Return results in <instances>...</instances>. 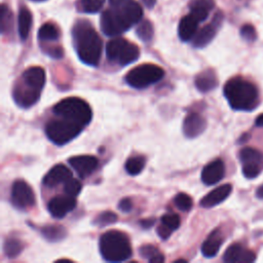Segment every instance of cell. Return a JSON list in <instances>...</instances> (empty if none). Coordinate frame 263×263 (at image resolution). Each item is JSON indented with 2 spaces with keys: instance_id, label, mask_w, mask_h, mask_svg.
<instances>
[{
  "instance_id": "obj_1",
  "label": "cell",
  "mask_w": 263,
  "mask_h": 263,
  "mask_svg": "<svg viewBox=\"0 0 263 263\" xmlns=\"http://www.w3.org/2000/svg\"><path fill=\"white\" fill-rule=\"evenodd\" d=\"M110 8L101 14L102 32L110 37L120 35L139 23L143 16L141 5L135 0H109Z\"/></svg>"
},
{
  "instance_id": "obj_2",
  "label": "cell",
  "mask_w": 263,
  "mask_h": 263,
  "mask_svg": "<svg viewBox=\"0 0 263 263\" xmlns=\"http://www.w3.org/2000/svg\"><path fill=\"white\" fill-rule=\"evenodd\" d=\"M75 50L84 64L96 67L102 55V40L87 21H78L72 30Z\"/></svg>"
},
{
  "instance_id": "obj_3",
  "label": "cell",
  "mask_w": 263,
  "mask_h": 263,
  "mask_svg": "<svg viewBox=\"0 0 263 263\" xmlns=\"http://www.w3.org/2000/svg\"><path fill=\"white\" fill-rule=\"evenodd\" d=\"M45 84V71L41 67L26 69L15 82L12 90L14 102L22 108H29L36 104Z\"/></svg>"
},
{
  "instance_id": "obj_4",
  "label": "cell",
  "mask_w": 263,
  "mask_h": 263,
  "mask_svg": "<svg viewBox=\"0 0 263 263\" xmlns=\"http://www.w3.org/2000/svg\"><path fill=\"white\" fill-rule=\"evenodd\" d=\"M230 107L238 111H251L258 104V89L250 81L235 77L226 82L223 88Z\"/></svg>"
},
{
  "instance_id": "obj_5",
  "label": "cell",
  "mask_w": 263,
  "mask_h": 263,
  "mask_svg": "<svg viewBox=\"0 0 263 263\" xmlns=\"http://www.w3.org/2000/svg\"><path fill=\"white\" fill-rule=\"evenodd\" d=\"M99 248L102 257L109 262L125 261L133 254L127 235L119 230H109L102 234Z\"/></svg>"
},
{
  "instance_id": "obj_6",
  "label": "cell",
  "mask_w": 263,
  "mask_h": 263,
  "mask_svg": "<svg viewBox=\"0 0 263 263\" xmlns=\"http://www.w3.org/2000/svg\"><path fill=\"white\" fill-rule=\"evenodd\" d=\"M52 111L55 116L66 118L85 127L92 118L90 106L82 99L69 97L54 105Z\"/></svg>"
},
{
  "instance_id": "obj_7",
  "label": "cell",
  "mask_w": 263,
  "mask_h": 263,
  "mask_svg": "<svg viewBox=\"0 0 263 263\" xmlns=\"http://www.w3.org/2000/svg\"><path fill=\"white\" fill-rule=\"evenodd\" d=\"M84 127L66 118L55 116L45 124V135L53 144L62 146L76 138Z\"/></svg>"
},
{
  "instance_id": "obj_8",
  "label": "cell",
  "mask_w": 263,
  "mask_h": 263,
  "mask_svg": "<svg viewBox=\"0 0 263 263\" xmlns=\"http://www.w3.org/2000/svg\"><path fill=\"white\" fill-rule=\"evenodd\" d=\"M164 76V71L154 64H143L135 67L124 77L125 82L137 89L146 88L160 81Z\"/></svg>"
},
{
  "instance_id": "obj_9",
  "label": "cell",
  "mask_w": 263,
  "mask_h": 263,
  "mask_svg": "<svg viewBox=\"0 0 263 263\" xmlns=\"http://www.w3.org/2000/svg\"><path fill=\"white\" fill-rule=\"evenodd\" d=\"M106 54L109 61L126 66L138 60L139 47L123 38H114L107 43Z\"/></svg>"
},
{
  "instance_id": "obj_10",
  "label": "cell",
  "mask_w": 263,
  "mask_h": 263,
  "mask_svg": "<svg viewBox=\"0 0 263 263\" xmlns=\"http://www.w3.org/2000/svg\"><path fill=\"white\" fill-rule=\"evenodd\" d=\"M10 200L14 208L26 211L35 205V194L31 186L24 180H16L12 184Z\"/></svg>"
},
{
  "instance_id": "obj_11",
  "label": "cell",
  "mask_w": 263,
  "mask_h": 263,
  "mask_svg": "<svg viewBox=\"0 0 263 263\" xmlns=\"http://www.w3.org/2000/svg\"><path fill=\"white\" fill-rule=\"evenodd\" d=\"M239 159L242 163V174L246 178L253 179L259 175L261 154L258 150L246 147L240 150Z\"/></svg>"
},
{
  "instance_id": "obj_12",
  "label": "cell",
  "mask_w": 263,
  "mask_h": 263,
  "mask_svg": "<svg viewBox=\"0 0 263 263\" xmlns=\"http://www.w3.org/2000/svg\"><path fill=\"white\" fill-rule=\"evenodd\" d=\"M76 203V198L73 196H70L68 194L59 195L52 197L49 200L47 209L53 218H63L69 212L75 209Z\"/></svg>"
},
{
  "instance_id": "obj_13",
  "label": "cell",
  "mask_w": 263,
  "mask_h": 263,
  "mask_svg": "<svg viewBox=\"0 0 263 263\" xmlns=\"http://www.w3.org/2000/svg\"><path fill=\"white\" fill-rule=\"evenodd\" d=\"M69 164L81 178L91 175L99 165V160L92 155H78L68 159Z\"/></svg>"
},
{
  "instance_id": "obj_14",
  "label": "cell",
  "mask_w": 263,
  "mask_h": 263,
  "mask_svg": "<svg viewBox=\"0 0 263 263\" xmlns=\"http://www.w3.org/2000/svg\"><path fill=\"white\" fill-rule=\"evenodd\" d=\"M221 22H222V14L218 12L213 18L211 24L205 25L199 31L196 32L195 36L193 37V46L196 48H202L205 45H208L215 37Z\"/></svg>"
},
{
  "instance_id": "obj_15",
  "label": "cell",
  "mask_w": 263,
  "mask_h": 263,
  "mask_svg": "<svg viewBox=\"0 0 263 263\" xmlns=\"http://www.w3.org/2000/svg\"><path fill=\"white\" fill-rule=\"evenodd\" d=\"M255 259V253L239 243L230 245L223 255V261L226 263H251Z\"/></svg>"
},
{
  "instance_id": "obj_16",
  "label": "cell",
  "mask_w": 263,
  "mask_h": 263,
  "mask_svg": "<svg viewBox=\"0 0 263 263\" xmlns=\"http://www.w3.org/2000/svg\"><path fill=\"white\" fill-rule=\"evenodd\" d=\"M206 127L205 119L196 112H190L183 121V134L186 138L194 139L201 135Z\"/></svg>"
},
{
  "instance_id": "obj_17",
  "label": "cell",
  "mask_w": 263,
  "mask_h": 263,
  "mask_svg": "<svg viewBox=\"0 0 263 263\" xmlns=\"http://www.w3.org/2000/svg\"><path fill=\"white\" fill-rule=\"evenodd\" d=\"M73 176H72L71 171L66 165L55 164L43 177L42 183L46 187L53 188V187H57L60 184L66 183Z\"/></svg>"
},
{
  "instance_id": "obj_18",
  "label": "cell",
  "mask_w": 263,
  "mask_h": 263,
  "mask_svg": "<svg viewBox=\"0 0 263 263\" xmlns=\"http://www.w3.org/2000/svg\"><path fill=\"white\" fill-rule=\"evenodd\" d=\"M225 175V164L221 159H215L208 163L201 172V181L205 185H214L221 181Z\"/></svg>"
},
{
  "instance_id": "obj_19",
  "label": "cell",
  "mask_w": 263,
  "mask_h": 263,
  "mask_svg": "<svg viewBox=\"0 0 263 263\" xmlns=\"http://www.w3.org/2000/svg\"><path fill=\"white\" fill-rule=\"evenodd\" d=\"M231 191L232 186L230 184L221 185L204 195L200 200V205L202 208H213L224 201L229 196Z\"/></svg>"
},
{
  "instance_id": "obj_20",
  "label": "cell",
  "mask_w": 263,
  "mask_h": 263,
  "mask_svg": "<svg viewBox=\"0 0 263 263\" xmlns=\"http://www.w3.org/2000/svg\"><path fill=\"white\" fill-rule=\"evenodd\" d=\"M224 241L223 235L219 229L213 230L201 245V253L206 258H212L217 255Z\"/></svg>"
},
{
  "instance_id": "obj_21",
  "label": "cell",
  "mask_w": 263,
  "mask_h": 263,
  "mask_svg": "<svg viewBox=\"0 0 263 263\" xmlns=\"http://www.w3.org/2000/svg\"><path fill=\"white\" fill-rule=\"evenodd\" d=\"M198 21L190 13L181 18L178 27V34L182 41H189L193 39L197 32Z\"/></svg>"
},
{
  "instance_id": "obj_22",
  "label": "cell",
  "mask_w": 263,
  "mask_h": 263,
  "mask_svg": "<svg viewBox=\"0 0 263 263\" xmlns=\"http://www.w3.org/2000/svg\"><path fill=\"white\" fill-rule=\"evenodd\" d=\"M195 87L201 92H209L218 86V79L216 73L211 70H204L200 72L194 80Z\"/></svg>"
},
{
  "instance_id": "obj_23",
  "label": "cell",
  "mask_w": 263,
  "mask_h": 263,
  "mask_svg": "<svg viewBox=\"0 0 263 263\" xmlns=\"http://www.w3.org/2000/svg\"><path fill=\"white\" fill-rule=\"evenodd\" d=\"M214 5V0H192L190 3V13L198 22H203L209 16Z\"/></svg>"
},
{
  "instance_id": "obj_24",
  "label": "cell",
  "mask_w": 263,
  "mask_h": 263,
  "mask_svg": "<svg viewBox=\"0 0 263 263\" xmlns=\"http://www.w3.org/2000/svg\"><path fill=\"white\" fill-rule=\"evenodd\" d=\"M32 26V14L29 9L21 8L17 16V31L22 40H26Z\"/></svg>"
},
{
  "instance_id": "obj_25",
  "label": "cell",
  "mask_w": 263,
  "mask_h": 263,
  "mask_svg": "<svg viewBox=\"0 0 263 263\" xmlns=\"http://www.w3.org/2000/svg\"><path fill=\"white\" fill-rule=\"evenodd\" d=\"M41 233L48 241L55 242L66 237L67 230L61 225H47L41 228Z\"/></svg>"
},
{
  "instance_id": "obj_26",
  "label": "cell",
  "mask_w": 263,
  "mask_h": 263,
  "mask_svg": "<svg viewBox=\"0 0 263 263\" xmlns=\"http://www.w3.org/2000/svg\"><path fill=\"white\" fill-rule=\"evenodd\" d=\"M140 255L150 263H161L164 261V256L153 245H144L139 249Z\"/></svg>"
},
{
  "instance_id": "obj_27",
  "label": "cell",
  "mask_w": 263,
  "mask_h": 263,
  "mask_svg": "<svg viewBox=\"0 0 263 263\" xmlns=\"http://www.w3.org/2000/svg\"><path fill=\"white\" fill-rule=\"evenodd\" d=\"M23 249H24L23 242L20 239L14 238V237L6 238L4 241V245H3L4 254L6 255V257H8L10 259L17 257L21 254V252L23 251Z\"/></svg>"
},
{
  "instance_id": "obj_28",
  "label": "cell",
  "mask_w": 263,
  "mask_h": 263,
  "mask_svg": "<svg viewBox=\"0 0 263 263\" xmlns=\"http://www.w3.org/2000/svg\"><path fill=\"white\" fill-rule=\"evenodd\" d=\"M146 163V159L144 156L141 155H137V156H132L129 157L126 162H125V171L127 172V174L132 175V176H136L138 174H140Z\"/></svg>"
},
{
  "instance_id": "obj_29",
  "label": "cell",
  "mask_w": 263,
  "mask_h": 263,
  "mask_svg": "<svg viewBox=\"0 0 263 263\" xmlns=\"http://www.w3.org/2000/svg\"><path fill=\"white\" fill-rule=\"evenodd\" d=\"M38 38L41 41H54L59 38V30L53 24L45 23L38 31Z\"/></svg>"
},
{
  "instance_id": "obj_30",
  "label": "cell",
  "mask_w": 263,
  "mask_h": 263,
  "mask_svg": "<svg viewBox=\"0 0 263 263\" xmlns=\"http://www.w3.org/2000/svg\"><path fill=\"white\" fill-rule=\"evenodd\" d=\"M136 33L142 41L149 42L153 37V26L149 21H143L138 26Z\"/></svg>"
},
{
  "instance_id": "obj_31",
  "label": "cell",
  "mask_w": 263,
  "mask_h": 263,
  "mask_svg": "<svg viewBox=\"0 0 263 263\" xmlns=\"http://www.w3.org/2000/svg\"><path fill=\"white\" fill-rule=\"evenodd\" d=\"M117 219H118V217L115 213H113L111 211H105V212L101 213L100 215H98L93 219L92 224L97 225L99 227H105L107 225L115 223L117 221Z\"/></svg>"
},
{
  "instance_id": "obj_32",
  "label": "cell",
  "mask_w": 263,
  "mask_h": 263,
  "mask_svg": "<svg viewBox=\"0 0 263 263\" xmlns=\"http://www.w3.org/2000/svg\"><path fill=\"white\" fill-rule=\"evenodd\" d=\"M174 203L176 204V206L182 211V212H188L192 209V205H193V200L191 198L190 195L184 193V192H181V193H178L175 198H174Z\"/></svg>"
},
{
  "instance_id": "obj_33",
  "label": "cell",
  "mask_w": 263,
  "mask_h": 263,
  "mask_svg": "<svg viewBox=\"0 0 263 263\" xmlns=\"http://www.w3.org/2000/svg\"><path fill=\"white\" fill-rule=\"evenodd\" d=\"M0 22H1V32L3 34L11 30L12 17H11L10 11L5 5H2L0 9Z\"/></svg>"
},
{
  "instance_id": "obj_34",
  "label": "cell",
  "mask_w": 263,
  "mask_h": 263,
  "mask_svg": "<svg viewBox=\"0 0 263 263\" xmlns=\"http://www.w3.org/2000/svg\"><path fill=\"white\" fill-rule=\"evenodd\" d=\"M81 188H82L81 183L79 181H77L76 179H74L73 177L71 179H69L66 183H64L65 194H68L73 197H76L80 193Z\"/></svg>"
},
{
  "instance_id": "obj_35",
  "label": "cell",
  "mask_w": 263,
  "mask_h": 263,
  "mask_svg": "<svg viewBox=\"0 0 263 263\" xmlns=\"http://www.w3.org/2000/svg\"><path fill=\"white\" fill-rule=\"evenodd\" d=\"M161 224L166 228L171 229L172 231L176 230L180 226V217L177 214H165L160 219Z\"/></svg>"
},
{
  "instance_id": "obj_36",
  "label": "cell",
  "mask_w": 263,
  "mask_h": 263,
  "mask_svg": "<svg viewBox=\"0 0 263 263\" xmlns=\"http://www.w3.org/2000/svg\"><path fill=\"white\" fill-rule=\"evenodd\" d=\"M105 0H81V7L87 13H95L99 11Z\"/></svg>"
},
{
  "instance_id": "obj_37",
  "label": "cell",
  "mask_w": 263,
  "mask_h": 263,
  "mask_svg": "<svg viewBox=\"0 0 263 263\" xmlns=\"http://www.w3.org/2000/svg\"><path fill=\"white\" fill-rule=\"evenodd\" d=\"M240 36L245 40H247L249 42H252L257 38V33H256L255 28L252 25L247 24V25H243L240 28Z\"/></svg>"
},
{
  "instance_id": "obj_38",
  "label": "cell",
  "mask_w": 263,
  "mask_h": 263,
  "mask_svg": "<svg viewBox=\"0 0 263 263\" xmlns=\"http://www.w3.org/2000/svg\"><path fill=\"white\" fill-rule=\"evenodd\" d=\"M118 209L123 213H128L133 209V203L129 198H122L118 203Z\"/></svg>"
},
{
  "instance_id": "obj_39",
  "label": "cell",
  "mask_w": 263,
  "mask_h": 263,
  "mask_svg": "<svg viewBox=\"0 0 263 263\" xmlns=\"http://www.w3.org/2000/svg\"><path fill=\"white\" fill-rule=\"evenodd\" d=\"M46 53H47L48 55H50L51 58H53V59H61V58L63 57V54H64L63 49H62V47H60V46H55V47H50V48H48V50L46 51Z\"/></svg>"
},
{
  "instance_id": "obj_40",
  "label": "cell",
  "mask_w": 263,
  "mask_h": 263,
  "mask_svg": "<svg viewBox=\"0 0 263 263\" xmlns=\"http://www.w3.org/2000/svg\"><path fill=\"white\" fill-rule=\"evenodd\" d=\"M172 230L166 228L165 226H163L162 224H160L157 228V234L160 236L161 239H167L170 237V235L172 234Z\"/></svg>"
},
{
  "instance_id": "obj_41",
  "label": "cell",
  "mask_w": 263,
  "mask_h": 263,
  "mask_svg": "<svg viewBox=\"0 0 263 263\" xmlns=\"http://www.w3.org/2000/svg\"><path fill=\"white\" fill-rule=\"evenodd\" d=\"M155 223V219L153 218H148V219H143L140 221V224L143 228H150L151 226H153V224Z\"/></svg>"
},
{
  "instance_id": "obj_42",
  "label": "cell",
  "mask_w": 263,
  "mask_h": 263,
  "mask_svg": "<svg viewBox=\"0 0 263 263\" xmlns=\"http://www.w3.org/2000/svg\"><path fill=\"white\" fill-rule=\"evenodd\" d=\"M255 124H256V126H263V113L260 114V115L256 118Z\"/></svg>"
},
{
  "instance_id": "obj_43",
  "label": "cell",
  "mask_w": 263,
  "mask_h": 263,
  "mask_svg": "<svg viewBox=\"0 0 263 263\" xmlns=\"http://www.w3.org/2000/svg\"><path fill=\"white\" fill-rule=\"evenodd\" d=\"M256 195L259 198H263V185H261L260 187H258L257 191H256Z\"/></svg>"
},
{
  "instance_id": "obj_44",
  "label": "cell",
  "mask_w": 263,
  "mask_h": 263,
  "mask_svg": "<svg viewBox=\"0 0 263 263\" xmlns=\"http://www.w3.org/2000/svg\"><path fill=\"white\" fill-rule=\"evenodd\" d=\"M143 2H144L146 5L152 6V4L154 3V0H143Z\"/></svg>"
},
{
  "instance_id": "obj_45",
  "label": "cell",
  "mask_w": 263,
  "mask_h": 263,
  "mask_svg": "<svg viewBox=\"0 0 263 263\" xmlns=\"http://www.w3.org/2000/svg\"><path fill=\"white\" fill-rule=\"evenodd\" d=\"M32 1H37V2H40V1H44V0H32Z\"/></svg>"
}]
</instances>
